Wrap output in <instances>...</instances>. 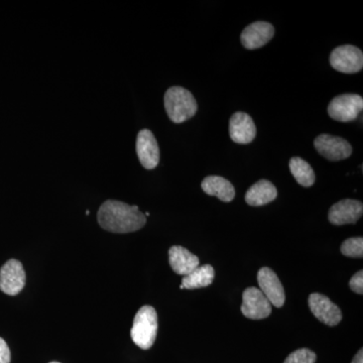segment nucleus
I'll return each mask as SVG.
<instances>
[{
	"instance_id": "obj_9",
	"label": "nucleus",
	"mask_w": 363,
	"mask_h": 363,
	"mask_svg": "<svg viewBox=\"0 0 363 363\" xmlns=\"http://www.w3.org/2000/svg\"><path fill=\"white\" fill-rule=\"evenodd\" d=\"M309 307L313 315L328 326H336L342 320L340 308L322 294L314 293L310 295Z\"/></svg>"
},
{
	"instance_id": "obj_17",
	"label": "nucleus",
	"mask_w": 363,
	"mask_h": 363,
	"mask_svg": "<svg viewBox=\"0 0 363 363\" xmlns=\"http://www.w3.org/2000/svg\"><path fill=\"white\" fill-rule=\"evenodd\" d=\"M201 187L206 194L214 196L223 202H231L235 197V189L233 184L222 177H206L202 182Z\"/></svg>"
},
{
	"instance_id": "obj_19",
	"label": "nucleus",
	"mask_w": 363,
	"mask_h": 363,
	"mask_svg": "<svg viewBox=\"0 0 363 363\" xmlns=\"http://www.w3.org/2000/svg\"><path fill=\"white\" fill-rule=\"evenodd\" d=\"M291 173L296 181L303 187L308 188L314 185L316 181L314 169L310 166L309 162L298 157H294L289 162Z\"/></svg>"
},
{
	"instance_id": "obj_25",
	"label": "nucleus",
	"mask_w": 363,
	"mask_h": 363,
	"mask_svg": "<svg viewBox=\"0 0 363 363\" xmlns=\"http://www.w3.org/2000/svg\"><path fill=\"white\" fill-rule=\"evenodd\" d=\"M50 363H60V362H50Z\"/></svg>"
},
{
	"instance_id": "obj_5",
	"label": "nucleus",
	"mask_w": 363,
	"mask_h": 363,
	"mask_svg": "<svg viewBox=\"0 0 363 363\" xmlns=\"http://www.w3.org/2000/svg\"><path fill=\"white\" fill-rule=\"evenodd\" d=\"M330 65L336 71L344 74H355L362 70L363 52L352 45L336 48L330 55Z\"/></svg>"
},
{
	"instance_id": "obj_22",
	"label": "nucleus",
	"mask_w": 363,
	"mask_h": 363,
	"mask_svg": "<svg viewBox=\"0 0 363 363\" xmlns=\"http://www.w3.org/2000/svg\"><path fill=\"white\" fill-rule=\"evenodd\" d=\"M350 286L353 292L362 295L363 294V272H357L354 276L351 278Z\"/></svg>"
},
{
	"instance_id": "obj_3",
	"label": "nucleus",
	"mask_w": 363,
	"mask_h": 363,
	"mask_svg": "<svg viewBox=\"0 0 363 363\" xmlns=\"http://www.w3.org/2000/svg\"><path fill=\"white\" fill-rule=\"evenodd\" d=\"M157 326V314L155 308L143 306L133 320L131 339L142 350H150L156 341Z\"/></svg>"
},
{
	"instance_id": "obj_18",
	"label": "nucleus",
	"mask_w": 363,
	"mask_h": 363,
	"mask_svg": "<svg viewBox=\"0 0 363 363\" xmlns=\"http://www.w3.org/2000/svg\"><path fill=\"white\" fill-rule=\"evenodd\" d=\"M214 278L213 267L210 264H204V266L198 267L191 274L184 277L180 288L182 290L183 289L195 290V289L206 288V286L213 283Z\"/></svg>"
},
{
	"instance_id": "obj_10",
	"label": "nucleus",
	"mask_w": 363,
	"mask_h": 363,
	"mask_svg": "<svg viewBox=\"0 0 363 363\" xmlns=\"http://www.w3.org/2000/svg\"><path fill=\"white\" fill-rule=\"evenodd\" d=\"M136 154L143 168L154 169L160 162L159 145L154 133L150 130H142L136 138Z\"/></svg>"
},
{
	"instance_id": "obj_4",
	"label": "nucleus",
	"mask_w": 363,
	"mask_h": 363,
	"mask_svg": "<svg viewBox=\"0 0 363 363\" xmlns=\"http://www.w3.org/2000/svg\"><path fill=\"white\" fill-rule=\"evenodd\" d=\"M363 108V98L358 94H342L333 98L328 105L329 116L340 123L355 121Z\"/></svg>"
},
{
	"instance_id": "obj_20",
	"label": "nucleus",
	"mask_w": 363,
	"mask_h": 363,
	"mask_svg": "<svg viewBox=\"0 0 363 363\" xmlns=\"http://www.w3.org/2000/svg\"><path fill=\"white\" fill-rule=\"evenodd\" d=\"M341 252L345 257L362 259L363 257V238H348L341 245Z\"/></svg>"
},
{
	"instance_id": "obj_24",
	"label": "nucleus",
	"mask_w": 363,
	"mask_h": 363,
	"mask_svg": "<svg viewBox=\"0 0 363 363\" xmlns=\"http://www.w3.org/2000/svg\"><path fill=\"white\" fill-rule=\"evenodd\" d=\"M351 363H363V350H360L358 351L357 354L353 358L352 362Z\"/></svg>"
},
{
	"instance_id": "obj_16",
	"label": "nucleus",
	"mask_w": 363,
	"mask_h": 363,
	"mask_svg": "<svg viewBox=\"0 0 363 363\" xmlns=\"http://www.w3.org/2000/svg\"><path fill=\"white\" fill-rule=\"evenodd\" d=\"M278 191L274 184L267 180H260L248 189L245 202L250 206H264L276 199Z\"/></svg>"
},
{
	"instance_id": "obj_23",
	"label": "nucleus",
	"mask_w": 363,
	"mask_h": 363,
	"mask_svg": "<svg viewBox=\"0 0 363 363\" xmlns=\"http://www.w3.org/2000/svg\"><path fill=\"white\" fill-rule=\"evenodd\" d=\"M0 363H11V350L2 338H0Z\"/></svg>"
},
{
	"instance_id": "obj_2",
	"label": "nucleus",
	"mask_w": 363,
	"mask_h": 363,
	"mask_svg": "<svg viewBox=\"0 0 363 363\" xmlns=\"http://www.w3.org/2000/svg\"><path fill=\"white\" fill-rule=\"evenodd\" d=\"M164 108L174 123H183L192 118L198 111V104L190 91L180 86L167 90L164 97Z\"/></svg>"
},
{
	"instance_id": "obj_8",
	"label": "nucleus",
	"mask_w": 363,
	"mask_h": 363,
	"mask_svg": "<svg viewBox=\"0 0 363 363\" xmlns=\"http://www.w3.org/2000/svg\"><path fill=\"white\" fill-rule=\"evenodd\" d=\"M241 312L248 319L262 320L272 313V304L266 296L257 288H247L243 292Z\"/></svg>"
},
{
	"instance_id": "obj_21",
	"label": "nucleus",
	"mask_w": 363,
	"mask_h": 363,
	"mask_svg": "<svg viewBox=\"0 0 363 363\" xmlns=\"http://www.w3.org/2000/svg\"><path fill=\"white\" fill-rule=\"evenodd\" d=\"M317 357L313 351L302 348L291 353L284 363H315Z\"/></svg>"
},
{
	"instance_id": "obj_13",
	"label": "nucleus",
	"mask_w": 363,
	"mask_h": 363,
	"mask_svg": "<svg viewBox=\"0 0 363 363\" xmlns=\"http://www.w3.org/2000/svg\"><path fill=\"white\" fill-rule=\"evenodd\" d=\"M274 28L267 21H255L247 26L241 33L240 40L247 50H257L264 47L274 38Z\"/></svg>"
},
{
	"instance_id": "obj_7",
	"label": "nucleus",
	"mask_w": 363,
	"mask_h": 363,
	"mask_svg": "<svg viewBox=\"0 0 363 363\" xmlns=\"http://www.w3.org/2000/svg\"><path fill=\"white\" fill-rule=\"evenodd\" d=\"M26 285V272L21 262L11 259L0 269V291L9 296L20 294Z\"/></svg>"
},
{
	"instance_id": "obj_1",
	"label": "nucleus",
	"mask_w": 363,
	"mask_h": 363,
	"mask_svg": "<svg viewBox=\"0 0 363 363\" xmlns=\"http://www.w3.org/2000/svg\"><path fill=\"white\" fill-rule=\"evenodd\" d=\"M98 223L112 233H130L140 230L147 223V217L136 205L107 200L100 206L97 214Z\"/></svg>"
},
{
	"instance_id": "obj_6",
	"label": "nucleus",
	"mask_w": 363,
	"mask_h": 363,
	"mask_svg": "<svg viewBox=\"0 0 363 363\" xmlns=\"http://www.w3.org/2000/svg\"><path fill=\"white\" fill-rule=\"evenodd\" d=\"M314 145L321 156L332 162L342 161L352 155L350 143L339 136L323 133L315 138Z\"/></svg>"
},
{
	"instance_id": "obj_11",
	"label": "nucleus",
	"mask_w": 363,
	"mask_h": 363,
	"mask_svg": "<svg viewBox=\"0 0 363 363\" xmlns=\"http://www.w3.org/2000/svg\"><path fill=\"white\" fill-rule=\"evenodd\" d=\"M259 290L274 307L281 308L285 304L286 295L276 272L269 267H262L257 274Z\"/></svg>"
},
{
	"instance_id": "obj_12",
	"label": "nucleus",
	"mask_w": 363,
	"mask_h": 363,
	"mask_svg": "<svg viewBox=\"0 0 363 363\" xmlns=\"http://www.w3.org/2000/svg\"><path fill=\"white\" fill-rule=\"evenodd\" d=\"M363 205L360 201L352 199L341 200L329 210L328 219L336 226L357 223L362 218Z\"/></svg>"
},
{
	"instance_id": "obj_14",
	"label": "nucleus",
	"mask_w": 363,
	"mask_h": 363,
	"mask_svg": "<svg viewBox=\"0 0 363 363\" xmlns=\"http://www.w3.org/2000/svg\"><path fill=\"white\" fill-rule=\"evenodd\" d=\"M229 135L233 142L247 145L257 136V128L252 117L245 112H236L229 121Z\"/></svg>"
},
{
	"instance_id": "obj_15",
	"label": "nucleus",
	"mask_w": 363,
	"mask_h": 363,
	"mask_svg": "<svg viewBox=\"0 0 363 363\" xmlns=\"http://www.w3.org/2000/svg\"><path fill=\"white\" fill-rule=\"evenodd\" d=\"M169 262L172 269L177 274L184 277L197 269L200 264L198 257L189 252L185 247H179V245L169 248Z\"/></svg>"
}]
</instances>
